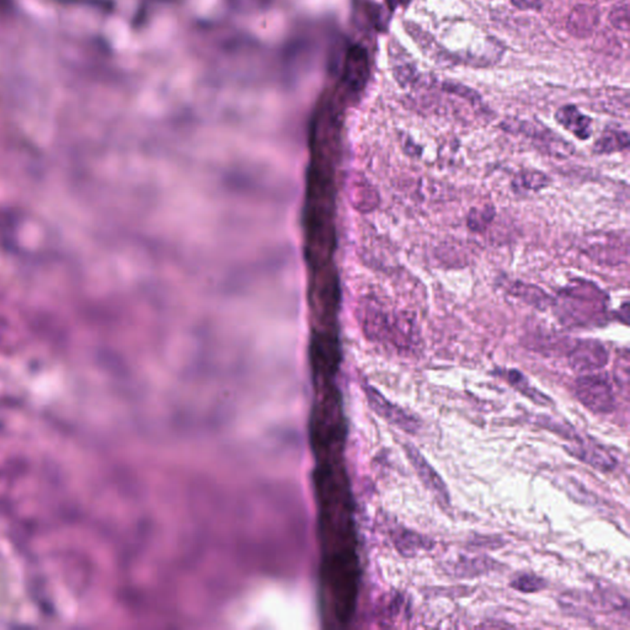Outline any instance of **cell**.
<instances>
[{"mask_svg": "<svg viewBox=\"0 0 630 630\" xmlns=\"http://www.w3.org/2000/svg\"><path fill=\"white\" fill-rule=\"evenodd\" d=\"M404 449L407 453V459L412 463V468L416 470L417 477L421 480L424 486L442 506H449L451 505L449 491L438 470L432 467L426 458L424 457L421 452L415 446H412V443H407L404 446Z\"/></svg>", "mask_w": 630, "mask_h": 630, "instance_id": "obj_5", "label": "cell"}, {"mask_svg": "<svg viewBox=\"0 0 630 630\" xmlns=\"http://www.w3.org/2000/svg\"><path fill=\"white\" fill-rule=\"evenodd\" d=\"M628 147H629V134L626 131L607 130L594 144V152L596 154H612L622 152Z\"/></svg>", "mask_w": 630, "mask_h": 630, "instance_id": "obj_14", "label": "cell"}, {"mask_svg": "<svg viewBox=\"0 0 630 630\" xmlns=\"http://www.w3.org/2000/svg\"><path fill=\"white\" fill-rule=\"evenodd\" d=\"M598 22V11L589 6H579L570 13L568 30L578 37L592 34Z\"/></svg>", "mask_w": 630, "mask_h": 630, "instance_id": "obj_11", "label": "cell"}, {"mask_svg": "<svg viewBox=\"0 0 630 630\" xmlns=\"http://www.w3.org/2000/svg\"><path fill=\"white\" fill-rule=\"evenodd\" d=\"M586 254L600 264H622L623 256L628 259V243L622 239L620 241L612 240V235H610L606 240L591 243L586 249Z\"/></svg>", "mask_w": 630, "mask_h": 630, "instance_id": "obj_9", "label": "cell"}, {"mask_svg": "<svg viewBox=\"0 0 630 630\" xmlns=\"http://www.w3.org/2000/svg\"><path fill=\"white\" fill-rule=\"evenodd\" d=\"M510 586L522 594H536L547 587L545 580L534 574H521L514 578Z\"/></svg>", "mask_w": 630, "mask_h": 630, "instance_id": "obj_18", "label": "cell"}, {"mask_svg": "<svg viewBox=\"0 0 630 630\" xmlns=\"http://www.w3.org/2000/svg\"><path fill=\"white\" fill-rule=\"evenodd\" d=\"M512 6L522 10H538L540 9V0H511Z\"/></svg>", "mask_w": 630, "mask_h": 630, "instance_id": "obj_20", "label": "cell"}, {"mask_svg": "<svg viewBox=\"0 0 630 630\" xmlns=\"http://www.w3.org/2000/svg\"><path fill=\"white\" fill-rule=\"evenodd\" d=\"M508 292L519 300H524V303L532 305L534 308H538V309H547L549 307L552 308V304H553V297H550L548 293H545L544 290L539 288L537 286L517 281V282L511 284V286L508 287Z\"/></svg>", "mask_w": 630, "mask_h": 630, "instance_id": "obj_12", "label": "cell"}, {"mask_svg": "<svg viewBox=\"0 0 630 630\" xmlns=\"http://www.w3.org/2000/svg\"><path fill=\"white\" fill-rule=\"evenodd\" d=\"M386 6L391 11L396 10L399 6H407L412 0H386Z\"/></svg>", "mask_w": 630, "mask_h": 630, "instance_id": "obj_21", "label": "cell"}, {"mask_svg": "<svg viewBox=\"0 0 630 630\" xmlns=\"http://www.w3.org/2000/svg\"><path fill=\"white\" fill-rule=\"evenodd\" d=\"M550 178L547 174L539 170H522L514 178V186L517 191H540L549 186Z\"/></svg>", "mask_w": 630, "mask_h": 630, "instance_id": "obj_16", "label": "cell"}, {"mask_svg": "<svg viewBox=\"0 0 630 630\" xmlns=\"http://www.w3.org/2000/svg\"><path fill=\"white\" fill-rule=\"evenodd\" d=\"M365 326L377 340L388 341L399 352H412L419 342L416 321L412 315L399 312L389 313L384 307L373 303L366 307Z\"/></svg>", "mask_w": 630, "mask_h": 630, "instance_id": "obj_2", "label": "cell"}, {"mask_svg": "<svg viewBox=\"0 0 630 630\" xmlns=\"http://www.w3.org/2000/svg\"><path fill=\"white\" fill-rule=\"evenodd\" d=\"M495 566V560L490 559L488 556H475V558H462L458 560L453 573L458 578L463 579H469V578H477L480 575L486 574L493 570Z\"/></svg>", "mask_w": 630, "mask_h": 630, "instance_id": "obj_13", "label": "cell"}, {"mask_svg": "<svg viewBox=\"0 0 630 630\" xmlns=\"http://www.w3.org/2000/svg\"><path fill=\"white\" fill-rule=\"evenodd\" d=\"M610 361L608 350L601 341L582 339L575 341L568 351V362L575 372L591 373L605 368Z\"/></svg>", "mask_w": 630, "mask_h": 630, "instance_id": "obj_4", "label": "cell"}, {"mask_svg": "<svg viewBox=\"0 0 630 630\" xmlns=\"http://www.w3.org/2000/svg\"><path fill=\"white\" fill-rule=\"evenodd\" d=\"M442 87L446 92L454 94V95H459V97H464V99H467L470 102H479V97L477 95V92H472L469 88L463 87V85L454 84V83H446V84H443Z\"/></svg>", "mask_w": 630, "mask_h": 630, "instance_id": "obj_19", "label": "cell"}, {"mask_svg": "<svg viewBox=\"0 0 630 630\" xmlns=\"http://www.w3.org/2000/svg\"><path fill=\"white\" fill-rule=\"evenodd\" d=\"M394 544L399 554L407 559L416 556L424 550H431L435 545L431 539L405 528L399 529L394 533Z\"/></svg>", "mask_w": 630, "mask_h": 630, "instance_id": "obj_10", "label": "cell"}, {"mask_svg": "<svg viewBox=\"0 0 630 630\" xmlns=\"http://www.w3.org/2000/svg\"><path fill=\"white\" fill-rule=\"evenodd\" d=\"M495 217V209L490 204H486L480 209H470L468 214L467 225L474 233H482L488 228L489 224L493 222Z\"/></svg>", "mask_w": 630, "mask_h": 630, "instance_id": "obj_17", "label": "cell"}, {"mask_svg": "<svg viewBox=\"0 0 630 630\" xmlns=\"http://www.w3.org/2000/svg\"><path fill=\"white\" fill-rule=\"evenodd\" d=\"M610 297L592 281L576 279L553 298L552 308L561 326L570 329L600 326L607 319Z\"/></svg>", "mask_w": 630, "mask_h": 630, "instance_id": "obj_1", "label": "cell"}, {"mask_svg": "<svg viewBox=\"0 0 630 630\" xmlns=\"http://www.w3.org/2000/svg\"><path fill=\"white\" fill-rule=\"evenodd\" d=\"M568 451L576 459L602 472H610L617 467L615 458L606 449L592 443L582 442L579 438L571 442Z\"/></svg>", "mask_w": 630, "mask_h": 630, "instance_id": "obj_6", "label": "cell"}, {"mask_svg": "<svg viewBox=\"0 0 630 630\" xmlns=\"http://www.w3.org/2000/svg\"><path fill=\"white\" fill-rule=\"evenodd\" d=\"M503 376L511 386H514L517 391H521L531 400H533L536 404L549 405L552 402L550 398L544 396L543 393L537 391L533 386H529L528 379L524 376V373H521L517 370H508V371L503 372Z\"/></svg>", "mask_w": 630, "mask_h": 630, "instance_id": "obj_15", "label": "cell"}, {"mask_svg": "<svg viewBox=\"0 0 630 630\" xmlns=\"http://www.w3.org/2000/svg\"><path fill=\"white\" fill-rule=\"evenodd\" d=\"M555 120L561 127L573 133L581 141H587L592 134V120L586 116L574 105L560 107L555 113Z\"/></svg>", "mask_w": 630, "mask_h": 630, "instance_id": "obj_8", "label": "cell"}, {"mask_svg": "<svg viewBox=\"0 0 630 630\" xmlns=\"http://www.w3.org/2000/svg\"><path fill=\"white\" fill-rule=\"evenodd\" d=\"M372 402L374 404L377 412H379L382 416L386 419V421L391 422V425H396L402 431L412 433V435L419 431L420 421L417 420L416 417L414 416V415H410L402 407H398L396 404L388 402L386 399L382 397L379 393L373 391Z\"/></svg>", "mask_w": 630, "mask_h": 630, "instance_id": "obj_7", "label": "cell"}, {"mask_svg": "<svg viewBox=\"0 0 630 630\" xmlns=\"http://www.w3.org/2000/svg\"><path fill=\"white\" fill-rule=\"evenodd\" d=\"M575 396L587 410L594 414L615 412V391L607 374L586 373L575 382Z\"/></svg>", "mask_w": 630, "mask_h": 630, "instance_id": "obj_3", "label": "cell"}]
</instances>
